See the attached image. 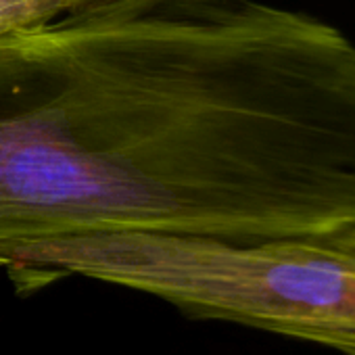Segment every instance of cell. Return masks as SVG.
I'll list each match as a JSON object with an SVG mask.
<instances>
[{
  "label": "cell",
  "instance_id": "cell-1",
  "mask_svg": "<svg viewBox=\"0 0 355 355\" xmlns=\"http://www.w3.org/2000/svg\"><path fill=\"white\" fill-rule=\"evenodd\" d=\"M355 224V42L263 0H119L0 30V268L98 234Z\"/></svg>",
  "mask_w": 355,
  "mask_h": 355
},
{
  "label": "cell",
  "instance_id": "cell-2",
  "mask_svg": "<svg viewBox=\"0 0 355 355\" xmlns=\"http://www.w3.org/2000/svg\"><path fill=\"white\" fill-rule=\"evenodd\" d=\"M7 274L21 295L80 276L155 297L199 320L355 355V224L259 243L173 234L44 241L21 247Z\"/></svg>",
  "mask_w": 355,
  "mask_h": 355
},
{
  "label": "cell",
  "instance_id": "cell-3",
  "mask_svg": "<svg viewBox=\"0 0 355 355\" xmlns=\"http://www.w3.org/2000/svg\"><path fill=\"white\" fill-rule=\"evenodd\" d=\"M67 13L63 0H0V30L40 26Z\"/></svg>",
  "mask_w": 355,
  "mask_h": 355
},
{
  "label": "cell",
  "instance_id": "cell-4",
  "mask_svg": "<svg viewBox=\"0 0 355 355\" xmlns=\"http://www.w3.org/2000/svg\"><path fill=\"white\" fill-rule=\"evenodd\" d=\"M63 3L69 5L71 13H80V11H90V9H101L113 3H119V0H63Z\"/></svg>",
  "mask_w": 355,
  "mask_h": 355
}]
</instances>
